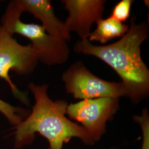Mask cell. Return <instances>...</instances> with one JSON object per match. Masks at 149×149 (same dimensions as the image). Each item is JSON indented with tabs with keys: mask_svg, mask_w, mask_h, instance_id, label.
Returning <instances> with one entry per match:
<instances>
[{
	"mask_svg": "<svg viewBox=\"0 0 149 149\" xmlns=\"http://www.w3.org/2000/svg\"><path fill=\"white\" fill-rule=\"evenodd\" d=\"M149 36V24L136 23L133 16L127 33L116 43L97 46L87 39L77 41L74 51L92 55L109 65L119 76L128 97L134 104L149 94V70L141 56L140 46Z\"/></svg>",
	"mask_w": 149,
	"mask_h": 149,
	"instance_id": "1",
	"label": "cell"
},
{
	"mask_svg": "<svg viewBox=\"0 0 149 149\" xmlns=\"http://www.w3.org/2000/svg\"><path fill=\"white\" fill-rule=\"evenodd\" d=\"M28 87L34 95L35 104L31 113L14 128L15 148L31 144L36 133L48 140L49 149H63L64 144L72 138L80 139L88 145L95 143L84 128L65 116L68 103L64 100L53 101L49 97L48 85L31 82Z\"/></svg>",
	"mask_w": 149,
	"mask_h": 149,
	"instance_id": "2",
	"label": "cell"
},
{
	"mask_svg": "<svg viewBox=\"0 0 149 149\" xmlns=\"http://www.w3.org/2000/svg\"><path fill=\"white\" fill-rule=\"evenodd\" d=\"M22 14L11 1L2 17L1 26L12 36L18 34L29 39L39 61L43 64L50 66L66 62L70 55L66 42L50 36L42 25L21 21Z\"/></svg>",
	"mask_w": 149,
	"mask_h": 149,
	"instance_id": "3",
	"label": "cell"
},
{
	"mask_svg": "<svg viewBox=\"0 0 149 149\" xmlns=\"http://www.w3.org/2000/svg\"><path fill=\"white\" fill-rule=\"evenodd\" d=\"M38 61L31 44H20L0 25V79L7 82L13 96L27 106L29 105L28 93L18 88L9 72L13 71L17 74L28 76L34 72Z\"/></svg>",
	"mask_w": 149,
	"mask_h": 149,
	"instance_id": "4",
	"label": "cell"
},
{
	"mask_svg": "<svg viewBox=\"0 0 149 149\" xmlns=\"http://www.w3.org/2000/svg\"><path fill=\"white\" fill-rule=\"evenodd\" d=\"M66 92L82 100L126 96L122 83L102 80L93 74L81 61L71 65L62 76Z\"/></svg>",
	"mask_w": 149,
	"mask_h": 149,
	"instance_id": "5",
	"label": "cell"
},
{
	"mask_svg": "<svg viewBox=\"0 0 149 149\" xmlns=\"http://www.w3.org/2000/svg\"><path fill=\"white\" fill-rule=\"evenodd\" d=\"M119 108V98H99L81 100L68 106L66 114L81 123L92 140H98L106 132L107 121Z\"/></svg>",
	"mask_w": 149,
	"mask_h": 149,
	"instance_id": "6",
	"label": "cell"
},
{
	"mask_svg": "<svg viewBox=\"0 0 149 149\" xmlns=\"http://www.w3.org/2000/svg\"><path fill=\"white\" fill-rule=\"evenodd\" d=\"M62 2L69 13L64 23L68 30L76 32L81 40H87L93 23L102 18L106 1L63 0Z\"/></svg>",
	"mask_w": 149,
	"mask_h": 149,
	"instance_id": "7",
	"label": "cell"
},
{
	"mask_svg": "<svg viewBox=\"0 0 149 149\" xmlns=\"http://www.w3.org/2000/svg\"><path fill=\"white\" fill-rule=\"evenodd\" d=\"M18 10L29 12L39 19L44 29L52 37L66 42L71 39L70 32L64 23L58 19L52 2L49 0H13Z\"/></svg>",
	"mask_w": 149,
	"mask_h": 149,
	"instance_id": "8",
	"label": "cell"
},
{
	"mask_svg": "<svg viewBox=\"0 0 149 149\" xmlns=\"http://www.w3.org/2000/svg\"><path fill=\"white\" fill-rule=\"evenodd\" d=\"M96 30L91 33L89 41L106 43L116 37H122L128 31L129 27L118 21L111 17L98 20Z\"/></svg>",
	"mask_w": 149,
	"mask_h": 149,
	"instance_id": "9",
	"label": "cell"
},
{
	"mask_svg": "<svg viewBox=\"0 0 149 149\" xmlns=\"http://www.w3.org/2000/svg\"><path fill=\"white\" fill-rule=\"evenodd\" d=\"M0 112L14 127L18 125L28 115L26 109L12 106L1 99H0Z\"/></svg>",
	"mask_w": 149,
	"mask_h": 149,
	"instance_id": "10",
	"label": "cell"
},
{
	"mask_svg": "<svg viewBox=\"0 0 149 149\" xmlns=\"http://www.w3.org/2000/svg\"><path fill=\"white\" fill-rule=\"evenodd\" d=\"M133 3L132 0L121 1L114 7L111 17L122 23L126 21L130 16V8Z\"/></svg>",
	"mask_w": 149,
	"mask_h": 149,
	"instance_id": "11",
	"label": "cell"
},
{
	"mask_svg": "<svg viewBox=\"0 0 149 149\" xmlns=\"http://www.w3.org/2000/svg\"><path fill=\"white\" fill-rule=\"evenodd\" d=\"M134 120L140 124L144 135V144L142 149H149V140L145 141L146 139L149 138V118L148 109H144L141 116H135L133 117Z\"/></svg>",
	"mask_w": 149,
	"mask_h": 149,
	"instance_id": "12",
	"label": "cell"
},
{
	"mask_svg": "<svg viewBox=\"0 0 149 149\" xmlns=\"http://www.w3.org/2000/svg\"><path fill=\"white\" fill-rule=\"evenodd\" d=\"M115 149V148H113V149Z\"/></svg>",
	"mask_w": 149,
	"mask_h": 149,
	"instance_id": "13",
	"label": "cell"
}]
</instances>
